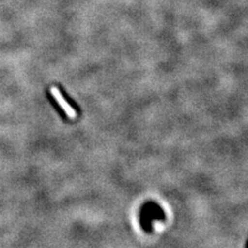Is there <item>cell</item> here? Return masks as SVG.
<instances>
[{
  "mask_svg": "<svg viewBox=\"0 0 248 248\" xmlns=\"http://www.w3.org/2000/svg\"><path fill=\"white\" fill-rule=\"evenodd\" d=\"M51 94L53 95L54 98H55L56 103L61 107V108L64 111V113L66 114V116H67L68 118L76 119V118L78 117L77 111L75 110V108H74L71 105H69V104L66 102V99H65L63 96H62L61 92H60V90L58 89V87L53 86V87L51 88Z\"/></svg>",
  "mask_w": 248,
  "mask_h": 248,
  "instance_id": "cell-1",
  "label": "cell"
}]
</instances>
